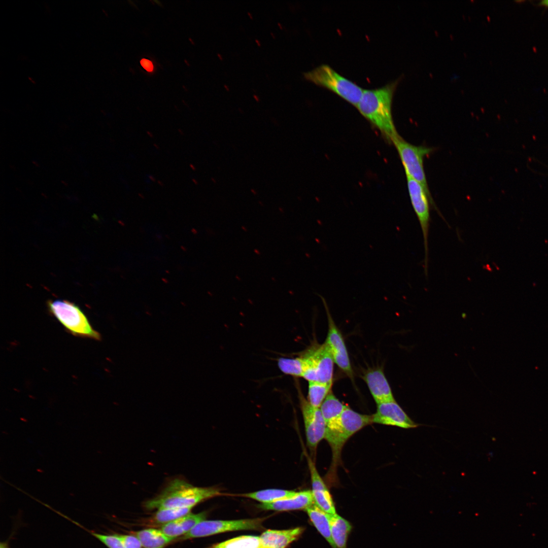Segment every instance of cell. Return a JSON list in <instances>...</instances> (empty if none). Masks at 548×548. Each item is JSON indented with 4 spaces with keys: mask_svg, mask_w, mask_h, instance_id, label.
Instances as JSON below:
<instances>
[{
    "mask_svg": "<svg viewBox=\"0 0 548 548\" xmlns=\"http://www.w3.org/2000/svg\"><path fill=\"white\" fill-rule=\"evenodd\" d=\"M193 507L165 508L157 509L154 520L158 524H164L190 513Z\"/></svg>",
    "mask_w": 548,
    "mask_h": 548,
    "instance_id": "d4e9b609",
    "label": "cell"
},
{
    "mask_svg": "<svg viewBox=\"0 0 548 548\" xmlns=\"http://www.w3.org/2000/svg\"><path fill=\"white\" fill-rule=\"evenodd\" d=\"M178 131H179V132L180 133V134H182V135H184V132H183V131H182V130L181 129H178Z\"/></svg>",
    "mask_w": 548,
    "mask_h": 548,
    "instance_id": "f35d334b",
    "label": "cell"
},
{
    "mask_svg": "<svg viewBox=\"0 0 548 548\" xmlns=\"http://www.w3.org/2000/svg\"><path fill=\"white\" fill-rule=\"evenodd\" d=\"M0 548H9L8 545L5 542H1L0 544Z\"/></svg>",
    "mask_w": 548,
    "mask_h": 548,
    "instance_id": "4dcf8cb0",
    "label": "cell"
},
{
    "mask_svg": "<svg viewBox=\"0 0 548 548\" xmlns=\"http://www.w3.org/2000/svg\"><path fill=\"white\" fill-rule=\"evenodd\" d=\"M251 192H252V193H253V194H254V195H256V194H257V191H256V190H255V189H251Z\"/></svg>",
    "mask_w": 548,
    "mask_h": 548,
    "instance_id": "e575fe53",
    "label": "cell"
},
{
    "mask_svg": "<svg viewBox=\"0 0 548 548\" xmlns=\"http://www.w3.org/2000/svg\"><path fill=\"white\" fill-rule=\"evenodd\" d=\"M125 548H142L139 539L135 535L116 534Z\"/></svg>",
    "mask_w": 548,
    "mask_h": 548,
    "instance_id": "83f0119b",
    "label": "cell"
},
{
    "mask_svg": "<svg viewBox=\"0 0 548 548\" xmlns=\"http://www.w3.org/2000/svg\"><path fill=\"white\" fill-rule=\"evenodd\" d=\"M376 404L395 400L391 389L380 368L368 370L363 376Z\"/></svg>",
    "mask_w": 548,
    "mask_h": 548,
    "instance_id": "5bb4252c",
    "label": "cell"
},
{
    "mask_svg": "<svg viewBox=\"0 0 548 548\" xmlns=\"http://www.w3.org/2000/svg\"><path fill=\"white\" fill-rule=\"evenodd\" d=\"M407 185L411 203L419 221L423 233L425 250V272L427 276L428 261V237L430 222L429 203L435 207L423 186L407 177Z\"/></svg>",
    "mask_w": 548,
    "mask_h": 548,
    "instance_id": "9c48e42d",
    "label": "cell"
},
{
    "mask_svg": "<svg viewBox=\"0 0 548 548\" xmlns=\"http://www.w3.org/2000/svg\"><path fill=\"white\" fill-rule=\"evenodd\" d=\"M298 390L307 444L311 451H315L319 442L325 438L326 423L320 407L312 406Z\"/></svg>",
    "mask_w": 548,
    "mask_h": 548,
    "instance_id": "30bf717a",
    "label": "cell"
},
{
    "mask_svg": "<svg viewBox=\"0 0 548 548\" xmlns=\"http://www.w3.org/2000/svg\"><path fill=\"white\" fill-rule=\"evenodd\" d=\"M397 80L375 89H364L357 106L360 113L390 142L399 136L392 116V102Z\"/></svg>",
    "mask_w": 548,
    "mask_h": 548,
    "instance_id": "6da1fadb",
    "label": "cell"
},
{
    "mask_svg": "<svg viewBox=\"0 0 548 548\" xmlns=\"http://www.w3.org/2000/svg\"><path fill=\"white\" fill-rule=\"evenodd\" d=\"M307 460L311 477V491L315 504L328 514H336L334 503L327 487L319 474L314 463L310 458Z\"/></svg>",
    "mask_w": 548,
    "mask_h": 548,
    "instance_id": "4fadbf2b",
    "label": "cell"
},
{
    "mask_svg": "<svg viewBox=\"0 0 548 548\" xmlns=\"http://www.w3.org/2000/svg\"><path fill=\"white\" fill-rule=\"evenodd\" d=\"M314 500L310 490L296 492L292 496L270 503H261L257 507L262 510L288 511L296 509H306L314 504Z\"/></svg>",
    "mask_w": 548,
    "mask_h": 548,
    "instance_id": "9a60e30c",
    "label": "cell"
},
{
    "mask_svg": "<svg viewBox=\"0 0 548 548\" xmlns=\"http://www.w3.org/2000/svg\"><path fill=\"white\" fill-rule=\"evenodd\" d=\"M540 5L546 6L548 7V0L542 1L539 3Z\"/></svg>",
    "mask_w": 548,
    "mask_h": 548,
    "instance_id": "f546056e",
    "label": "cell"
},
{
    "mask_svg": "<svg viewBox=\"0 0 548 548\" xmlns=\"http://www.w3.org/2000/svg\"><path fill=\"white\" fill-rule=\"evenodd\" d=\"M192 181L195 185H198V182L197 181V180L196 179H192Z\"/></svg>",
    "mask_w": 548,
    "mask_h": 548,
    "instance_id": "8d00e7d4",
    "label": "cell"
},
{
    "mask_svg": "<svg viewBox=\"0 0 548 548\" xmlns=\"http://www.w3.org/2000/svg\"><path fill=\"white\" fill-rule=\"evenodd\" d=\"M148 177L152 181H153V182H155L156 181V179L153 176H152L151 175H149L148 176Z\"/></svg>",
    "mask_w": 548,
    "mask_h": 548,
    "instance_id": "1f68e13d",
    "label": "cell"
},
{
    "mask_svg": "<svg viewBox=\"0 0 548 548\" xmlns=\"http://www.w3.org/2000/svg\"><path fill=\"white\" fill-rule=\"evenodd\" d=\"M153 145L154 146V147H155V148H156V149H159V146H158V145H157L156 144H153Z\"/></svg>",
    "mask_w": 548,
    "mask_h": 548,
    "instance_id": "ab89813d",
    "label": "cell"
},
{
    "mask_svg": "<svg viewBox=\"0 0 548 548\" xmlns=\"http://www.w3.org/2000/svg\"><path fill=\"white\" fill-rule=\"evenodd\" d=\"M393 143L401 160L406 177L421 184L431 199L433 200L429 190L423 165L425 157L429 154L432 149L424 146L413 145L399 135Z\"/></svg>",
    "mask_w": 548,
    "mask_h": 548,
    "instance_id": "52a82bcc",
    "label": "cell"
},
{
    "mask_svg": "<svg viewBox=\"0 0 548 548\" xmlns=\"http://www.w3.org/2000/svg\"><path fill=\"white\" fill-rule=\"evenodd\" d=\"M332 540L336 548H346L349 533L352 527L346 520L337 514H329Z\"/></svg>",
    "mask_w": 548,
    "mask_h": 548,
    "instance_id": "d6986e66",
    "label": "cell"
},
{
    "mask_svg": "<svg viewBox=\"0 0 548 548\" xmlns=\"http://www.w3.org/2000/svg\"><path fill=\"white\" fill-rule=\"evenodd\" d=\"M303 531L302 527L283 530H267L259 536L260 548H286Z\"/></svg>",
    "mask_w": 548,
    "mask_h": 548,
    "instance_id": "2e32d148",
    "label": "cell"
},
{
    "mask_svg": "<svg viewBox=\"0 0 548 548\" xmlns=\"http://www.w3.org/2000/svg\"><path fill=\"white\" fill-rule=\"evenodd\" d=\"M49 312L70 333L82 337L100 340L99 332L94 330L85 314L76 304L70 301L56 299L48 302Z\"/></svg>",
    "mask_w": 548,
    "mask_h": 548,
    "instance_id": "5b68a950",
    "label": "cell"
},
{
    "mask_svg": "<svg viewBox=\"0 0 548 548\" xmlns=\"http://www.w3.org/2000/svg\"><path fill=\"white\" fill-rule=\"evenodd\" d=\"M372 423V416L357 413L347 406L339 419L326 425L325 439L331 447L333 464L340 460L342 448L354 434Z\"/></svg>",
    "mask_w": 548,
    "mask_h": 548,
    "instance_id": "3957f363",
    "label": "cell"
},
{
    "mask_svg": "<svg viewBox=\"0 0 548 548\" xmlns=\"http://www.w3.org/2000/svg\"><path fill=\"white\" fill-rule=\"evenodd\" d=\"M157 183L161 186H164V184L163 183V182H162L161 181H160L159 180H158L157 181Z\"/></svg>",
    "mask_w": 548,
    "mask_h": 548,
    "instance_id": "d590c367",
    "label": "cell"
},
{
    "mask_svg": "<svg viewBox=\"0 0 548 548\" xmlns=\"http://www.w3.org/2000/svg\"><path fill=\"white\" fill-rule=\"evenodd\" d=\"M296 492L290 490L269 489L238 495L256 500L261 503H270L292 496Z\"/></svg>",
    "mask_w": 548,
    "mask_h": 548,
    "instance_id": "7402d4cb",
    "label": "cell"
},
{
    "mask_svg": "<svg viewBox=\"0 0 548 548\" xmlns=\"http://www.w3.org/2000/svg\"><path fill=\"white\" fill-rule=\"evenodd\" d=\"M209 548H260L259 536L242 535L213 544Z\"/></svg>",
    "mask_w": 548,
    "mask_h": 548,
    "instance_id": "603a6c76",
    "label": "cell"
},
{
    "mask_svg": "<svg viewBox=\"0 0 548 548\" xmlns=\"http://www.w3.org/2000/svg\"><path fill=\"white\" fill-rule=\"evenodd\" d=\"M147 133L148 135H149V136H150L151 138H153V134H152V133L151 132H150V131H147Z\"/></svg>",
    "mask_w": 548,
    "mask_h": 548,
    "instance_id": "836d02e7",
    "label": "cell"
},
{
    "mask_svg": "<svg viewBox=\"0 0 548 548\" xmlns=\"http://www.w3.org/2000/svg\"><path fill=\"white\" fill-rule=\"evenodd\" d=\"M305 511L320 533L333 548H336L332 539L329 514L322 510L315 503L307 507Z\"/></svg>",
    "mask_w": 548,
    "mask_h": 548,
    "instance_id": "ac0fdd59",
    "label": "cell"
},
{
    "mask_svg": "<svg viewBox=\"0 0 548 548\" xmlns=\"http://www.w3.org/2000/svg\"><path fill=\"white\" fill-rule=\"evenodd\" d=\"M189 166H190V168H191V169H192L193 170H196V167H195V166H194V165L193 164H192L190 163V164H189Z\"/></svg>",
    "mask_w": 548,
    "mask_h": 548,
    "instance_id": "d6a6232c",
    "label": "cell"
},
{
    "mask_svg": "<svg viewBox=\"0 0 548 548\" xmlns=\"http://www.w3.org/2000/svg\"><path fill=\"white\" fill-rule=\"evenodd\" d=\"M91 534L108 548H125L116 535H105L90 532Z\"/></svg>",
    "mask_w": 548,
    "mask_h": 548,
    "instance_id": "4316f807",
    "label": "cell"
},
{
    "mask_svg": "<svg viewBox=\"0 0 548 548\" xmlns=\"http://www.w3.org/2000/svg\"><path fill=\"white\" fill-rule=\"evenodd\" d=\"M265 518L237 520H203L196 525L181 540L202 537L230 531L245 530H260Z\"/></svg>",
    "mask_w": 548,
    "mask_h": 548,
    "instance_id": "ba28073f",
    "label": "cell"
},
{
    "mask_svg": "<svg viewBox=\"0 0 548 548\" xmlns=\"http://www.w3.org/2000/svg\"><path fill=\"white\" fill-rule=\"evenodd\" d=\"M278 365L284 373L294 377H302V362L299 356L294 358H280L278 360Z\"/></svg>",
    "mask_w": 548,
    "mask_h": 548,
    "instance_id": "484cf974",
    "label": "cell"
},
{
    "mask_svg": "<svg viewBox=\"0 0 548 548\" xmlns=\"http://www.w3.org/2000/svg\"><path fill=\"white\" fill-rule=\"evenodd\" d=\"M211 181H212V182H213L214 183H216L217 182V181H216V179H215V178H211Z\"/></svg>",
    "mask_w": 548,
    "mask_h": 548,
    "instance_id": "74e56055",
    "label": "cell"
},
{
    "mask_svg": "<svg viewBox=\"0 0 548 548\" xmlns=\"http://www.w3.org/2000/svg\"><path fill=\"white\" fill-rule=\"evenodd\" d=\"M332 384L309 382L307 401L313 406L320 407L330 392Z\"/></svg>",
    "mask_w": 548,
    "mask_h": 548,
    "instance_id": "cb8c5ba5",
    "label": "cell"
},
{
    "mask_svg": "<svg viewBox=\"0 0 548 548\" xmlns=\"http://www.w3.org/2000/svg\"><path fill=\"white\" fill-rule=\"evenodd\" d=\"M215 487L194 486L185 480H172L157 496L144 503L146 509L193 507L203 501L218 496Z\"/></svg>",
    "mask_w": 548,
    "mask_h": 548,
    "instance_id": "7a4b0ae2",
    "label": "cell"
},
{
    "mask_svg": "<svg viewBox=\"0 0 548 548\" xmlns=\"http://www.w3.org/2000/svg\"><path fill=\"white\" fill-rule=\"evenodd\" d=\"M346 407L331 391L320 407L326 425L338 420Z\"/></svg>",
    "mask_w": 548,
    "mask_h": 548,
    "instance_id": "44dd1931",
    "label": "cell"
},
{
    "mask_svg": "<svg viewBox=\"0 0 548 548\" xmlns=\"http://www.w3.org/2000/svg\"><path fill=\"white\" fill-rule=\"evenodd\" d=\"M206 512L198 513H190L173 521L163 524L162 531L167 536L175 539L189 532L196 525L205 520Z\"/></svg>",
    "mask_w": 548,
    "mask_h": 548,
    "instance_id": "e0dca14e",
    "label": "cell"
},
{
    "mask_svg": "<svg viewBox=\"0 0 548 548\" xmlns=\"http://www.w3.org/2000/svg\"><path fill=\"white\" fill-rule=\"evenodd\" d=\"M141 65L147 71L151 72L153 69V65L151 61L146 59H143L141 61Z\"/></svg>",
    "mask_w": 548,
    "mask_h": 548,
    "instance_id": "f1b7e54d",
    "label": "cell"
},
{
    "mask_svg": "<svg viewBox=\"0 0 548 548\" xmlns=\"http://www.w3.org/2000/svg\"><path fill=\"white\" fill-rule=\"evenodd\" d=\"M372 423L408 429L417 427L395 400L377 404V409L372 415Z\"/></svg>",
    "mask_w": 548,
    "mask_h": 548,
    "instance_id": "7c38bea8",
    "label": "cell"
},
{
    "mask_svg": "<svg viewBox=\"0 0 548 548\" xmlns=\"http://www.w3.org/2000/svg\"><path fill=\"white\" fill-rule=\"evenodd\" d=\"M144 548H164L174 539L166 535L161 530L143 529L135 533Z\"/></svg>",
    "mask_w": 548,
    "mask_h": 548,
    "instance_id": "ffe728a7",
    "label": "cell"
},
{
    "mask_svg": "<svg viewBox=\"0 0 548 548\" xmlns=\"http://www.w3.org/2000/svg\"><path fill=\"white\" fill-rule=\"evenodd\" d=\"M304 77L316 85L331 91L355 107L362 95L363 89L327 64H321L305 73Z\"/></svg>",
    "mask_w": 548,
    "mask_h": 548,
    "instance_id": "277c9868",
    "label": "cell"
},
{
    "mask_svg": "<svg viewBox=\"0 0 548 548\" xmlns=\"http://www.w3.org/2000/svg\"><path fill=\"white\" fill-rule=\"evenodd\" d=\"M321 298L325 307L328 322V331L325 342L328 346L334 362L349 377L353 379V370L344 338L330 314L324 298L322 296Z\"/></svg>",
    "mask_w": 548,
    "mask_h": 548,
    "instance_id": "8fae6325",
    "label": "cell"
},
{
    "mask_svg": "<svg viewBox=\"0 0 548 548\" xmlns=\"http://www.w3.org/2000/svg\"><path fill=\"white\" fill-rule=\"evenodd\" d=\"M139 196H141V197L144 198V197L143 196V194H141V193H139Z\"/></svg>",
    "mask_w": 548,
    "mask_h": 548,
    "instance_id": "60d3db41",
    "label": "cell"
},
{
    "mask_svg": "<svg viewBox=\"0 0 548 548\" xmlns=\"http://www.w3.org/2000/svg\"><path fill=\"white\" fill-rule=\"evenodd\" d=\"M298 356L302 362V378L308 382L332 384L334 362L325 342L312 345Z\"/></svg>",
    "mask_w": 548,
    "mask_h": 548,
    "instance_id": "8992f818",
    "label": "cell"
}]
</instances>
